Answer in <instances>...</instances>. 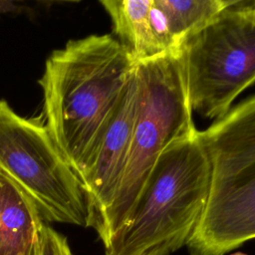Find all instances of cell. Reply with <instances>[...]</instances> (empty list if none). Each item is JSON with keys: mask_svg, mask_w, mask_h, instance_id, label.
<instances>
[{"mask_svg": "<svg viewBox=\"0 0 255 255\" xmlns=\"http://www.w3.org/2000/svg\"><path fill=\"white\" fill-rule=\"evenodd\" d=\"M136 67L110 34L69 40L45 62L38 83L46 127L80 178Z\"/></svg>", "mask_w": 255, "mask_h": 255, "instance_id": "obj_1", "label": "cell"}, {"mask_svg": "<svg viewBox=\"0 0 255 255\" xmlns=\"http://www.w3.org/2000/svg\"><path fill=\"white\" fill-rule=\"evenodd\" d=\"M210 160L199 130L158 157L104 255H171L191 240L210 190Z\"/></svg>", "mask_w": 255, "mask_h": 255, "instance_id": "obj_2", "label": "cell"}, {"mask_svg": "<svg viewBox=\"0 0 255 255\" xmlns=\"http://www.w3.org/2000/svg\"><path fill=\"white\" fill-rule=\"evenodd\" d=\"M211 180L187 245L190 255H225L255 238V96L200 131Z\"/></svg>", "mask_w": 255, "mask_h": 255, "instance_id": "obj_3", "label": "cell"}, {"mask_svg": "<svg viewBox=\"0 0 255 255\" xmlns=\"http://www.w3.org/2000/svg\"><path fill=\"white\" fill-rule=\"evenodd\" d=\"M138 109L130 148L116 195L94 228L103 245L120 230L158 157L196 130L179 53L136 64Z\"/></svg>", "mask_w": 255, "mask_h": 255, "instance_id": "obj_4", "label": "cell"}, {"mask_svg": "<svg viewBox=\"0 0 255 255\" xmlns=\"http://www.w3.org/2000/svg\"><path fill=\"white\" fill-rule=\"evenodd\" d=\"M178 53L192 111L222 118L255 82V0H230Z\"/></svg>", "mask_w": 255, "mask_h": 255, "instance_id": "obj_5", "label": "cell"}, {"mask_svg": "<svg viewBox=\"0 0 255 255\" xmlns=\"http://www.w3.org/2000/svg\"><path fill=\"white\" fill-rule=\"evenodd\" d=\"M0 172L34 203L43 221L88 227L85 192L46 125L0 100Z\"/></svg>", "mask_w": 255, "mask_h": 255, "instance_id": "obj_6", "label": "cell"}, {"mask_svg": "<svg viewBox=\"0 0 255 255\" xmlns=\"http://www.w3.org/2000/svg\"><path fill=\"white\" fill-rule=\"evenodd\" d=\"M137 109L135 67L92 160L80 176L88 206V227L93 229L110 207L122 180Z\"/></svg>", "mask_w": 255, "mask_h": 255, "instance_id": "obj_7", "label": "cell"}, {"mask_svg": "<svg viewBox=\"0 0 255 255\" xmlns=\"http://www.w3.org/2000/svg\"><path fill=\"white\" fill-rule=\"evenodd\" d=\"M230 0H152L151 24L168 53L178 52L182 43L202 28Z\"/></svg>", "mask_w": 255, "mask_h": 255, "instance_id": "obj_8", "label": "cell"}, {"mask_svg": "<svg viewBox=\"0 0 255 255\" xmlns=\"http://www.w3.org/2000/svg\"><path fill=\"white\" fill-rule=\"evenodd\" d=\"M100 3L112 20L116 38L136 64L168 54L151 24L152 0H102Z\"/></svg>", "mask_w": 255, "mask_h": 255, "instance_id": "obj_9", "label": "cell"}, {"mask_svg": "<svg viewBox=\"0 0 255 255\" xmlns=\"http://www.w3.org/2000/svg\"><path fill=\"white\" fill-rule=\"evenodd\" d=\"M42 222L30 198L0 172V255H31Z\"/></svg>", "mask_w": 255, "mask_h": 255, "instance_id": "obj_10", "label": "cell"}, {"mask_svg": "<svg viewBox=\"0 0 255 255\" xmlns=\"http://www.w3.org/2000/svg\"><path fill=\"white\" fill-rule=\"evenodd\" d=\"M31 255H74L67 237L49 226L46 222L40 225Z\"/></svg>", "mask_w": 255, "mask_h": 255, "instance_id": "obj_11", "label": "cell"}, {"mask_svg": "<svg viewBox=\"0 0 255 255\" xmlns=\"http://www.w3.org/2000/svg\"><path fill=\"white\" fill-rule=\"evenodd\" d=\"M22 10V7L12 1H0V14L1 13H18Z\"/></svg>", "mask_w": 255, "mask_h": 255, "instance_id": "obj_12", "label": "cell"}, {"mask_svg": "<svg viewBox=\"0 0 255 255\" xmlns=\"http://www.w3.org/2000/svg\"><path fill=\"white\" fill-rule=\"evenodd\" d=\"M229 255H248V254H245V253H243V252L237 251V252H233V253H231V254H229Z\"/></svg>", "mask_w": 255, "mask_h": 255, "instance_id": "obj_13", "label": "cell"}]
</instances>
